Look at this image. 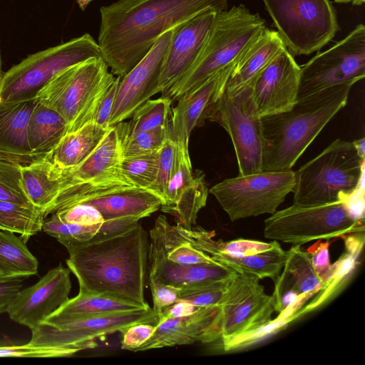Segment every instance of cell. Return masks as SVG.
<instances>
[{
	"mask_svg": "<svg viewBox=\"0 0 365 365\" xmlns=\"http://www.w3.org/2000/svg\"><path fill=\"white\" fill-rule=\"evenodd\" d=\"M22 165L0 160V201L31 203L21 184L20 168Z\"/></svg>",
	"mask_w": 365,
	"mask_h": 365,
	"instance_id": "obj_40",
	"label": "cell"
},
{
	"mask_svg": "<svg viewBox=\"0 0 365 365\" xmlns=\"http://www.w3.org/2000/svg\"><path fill=\"white\" fill-rule=\"evenodd\" d=\"M364 158L352 142L334 140L294 172L293 204L311 206L346 201L359 189Z\"/></svg>",
	"mask_w": 365,
	"mask_h": 365,
	"instance_id": "obj_5",
	"label": "cell"
},
{
	"mask_svg": "<svg viewBox=\"0 0 365 365\" xmlns=\"http://www.w3.org/2000/svg\"><path fill=\"white\" fill-rule=\"evenodd\" d=\"M20 171L23 190L27 199L46 213L61 189L62 170L53 164L48 154L42 159L22 165Z\"/></svg>",
	"mask_w": 365,
	"mask_h": 365,
	"instance_id": "obj_27",
	"label": "cell"
},
{
	"mask_svg": "<svg viewBox=\"0 0 365 365\" xmlns=\"http://www.w3.org/2000/svg\"><path fill=\"white\" fill-rule=\"evenodd\" d=\"M157 238L165 257L177 264L188 265L215 262L208 255L196 248L171 225L165 215H159L150 230Z\"/></svg>",
	"mask_w": 365,
	"mask_h": 365,
	"instance_id": "obj_31",
	"label": "cell"
},
{
	"mask_svg": "<svg viewBox=\"0 0 365 365\" xmlns=\"http://www.w3.org/2000/svg\"><path fill=\"white\" fill-rule=\"evenodd\" d=\"M351 85L298 98L289 110L261 117L262 170H292L325 125L347 103Z\"/></svg>",
	"mask_w": 365,
	"mask_h": 365,
	"instance_id": "obj_3",
	"label": "cell"
},
{
	"mask_svg": "<svg viewBox=\"0 0 365 365\" xmlns=\"http://www.w3.org/2000/svg\"><path fill=\"white\" fill-rule=\"evenodd\" d=\"M120 160L116 130L111 126L100 145L85 160L72 169L62 171L61 189L46 215L63 203L135 187L122 173Z\"/></svg>",
	"mask_w": 365,
	"mask_h": 365,
	"instance_id": "obj_14",
	"label": "cell"
},
{
	"mask_svg": "<svg viewBox=\"0 0 365 365\" xmlns=\"http://www.w3.org/2000/svg\"><path fill=\"white\" fill-rule=\"evenodd\" d=\"M229 0H118L100 8L98 44L110 72L123 76L158 38L207 9L227 10Z\"/></svg>",
	"mask_w": 365,
	"mask_h": 365,
	"instance_id": "obj_1",
	"label": "cell"
},
{
	"mask_svg": "<svg viewBox=\"0 0 365 365\" xmlns=\"http://www.w3.org/2000/svg\"><path fill=\"white\" fill-rule=\"evenodd\" d=\"M300 66L285 48L250 86L252 101L260 117L287 111L298 99Z\"/></svg>",
	"mask_w": 365,
	"mask_h": 365,
	"instance_id": "obj_19",
	"label": "cell"
},
{
	"mask_svg": "<svg viewBox=\"0 0 365 365\" xmlns=\"http://www.w3.org/2000/svg\"><path fill=\"white\" fill-rule=\"evenodd\" d=\"M294 172L267 171L225 179L209 192L214 195L231 221L277 210L293 191Z\"/></svg>",
	"mask_w": 365,
	"mask_h": 365,
	"instance_id": "obj_11",
	"label": "cell"
},
{
	"mask_svg": "<svg viewBox=\"0 0 365 365\" xmlns=\"http://www.w3.org/2000/svg\"><path fill=\"white\" fill-rule=\"evenodd\" d=\"M363 222L354 217L344 201L311 206L293 204L264 220V235L271 240L302 245L364 232Z\"/></svg>",
	"mask_w": 365,
	"mask_h": 365,
	"instance_id": "obj_8",
	"label": "cell"
},
{
	"mask_svg": "<svg viewBox=\"0 0 365 365\" xmlns=\"http://www.w3.org/2000/svg\"><path fill=\"white\" fill-rule=\"evenodd\" d=\"M158 317L150 307L133 312L110 314L61 317L49 316L32 329L28 343L34 346L63 348L75 354L97 346L96 339L120 331L138 322L158 324Z\"/></svg>",
	"mask_w": 365,
	"mask_h": 365,
	"instance_id": "obj_10",
	"label": "cell"
},
{
	"mask_svg": "<svg viewBox=\"0 0 365 365\" xmlns=\"http://www.w3.org/2000/svg\"><path fill=\"white\" fill-rule=\"evenodd\" d=\"M237 63L222 69L195 90L180 97L170 110V138L188 147L191 133L209 120L215 105L225 91Z\"/></svg>",
	"mask_w": 365,
	"mask_h": 365,
	"instance_id": "obj_21",
	"label": "cell"
},
{
	"mask_svg": "<svg viewBox=\"0 0 365 365\" xmlns=\"http://www.w3.org/2000/svg\"><path fill=\"white\" fill-rule=\"evenodd\" d=\"M358 155L364 158L365 157V138L363 137L361 138L357 139L352 142Z\"/></svg>",
	"mask_w": 365,
	"mask_h": 365,
	"instance_id": "obj_51",
	"label": "cell"
},
{
	"mask_svg": "<svg viewBox=\"0 0 365 365\" xmlns=\"http://www.w3.org/2000/svg\"><path fill=\"white\" fill-rule=\"evenodd\" d=\"M329 240H327L325 242L318 240L315 245L307 249L313 267L324 283L329 277L331 272L329 253Z\"/></svg>",
	"mask_w": 365,
	"mask_h": 365,
	"instance_id": "obj_46",
	"label": "cell"
},
{
	"mask_svg": "<svg viewBox=\"0 0 365 365\" xmlns=\"http://www.w3.org/2000/svg\"><path fill=\"white\" fill-rule=\"evenodd\" d=\"M42 231L55 237L66 248L112 235L110 224L106 220L100 225L84 226L63 222L53 215L45 218Z\"/></svg>",
	"mask_w": 365,
	"mask_h": 365,
	"instance_id": "obj_36",
	"label": "cell"
},
{
	"mask_svg": "<svg viewBox=\"0 0 365 365\" xmlns=\"http://www.w3.org/2000/svg\"><path fill=\"white\" fill-rule=\"evenodd\" d=\"M156 324L146 322H138L129 325L119 332L121 333V349L132 351L138 349L153 334Z\"/></svg>",
	"mask_w": 365,
	"mask_h": 365,
	"instance_id": "obj_44",
	"label": "cell"
},
{
	"mask_svg": "<svg viewBox=\"0 0 365 365\" xmlns=\"http://www.w3.org/2000/svg\"><path fill=\"white\" fill-rule=\"evenodd\" d=\"M175 29L162 34L144 58L127 74L120 76L110 127L130 118L138 107L159 93L162 63Z\"/></svg>",
	"mask_w": 365,
	"mask_h": 365,
	"instance_id": "obj_16",
	"label": "cell"
},
{
	"mask_svg": "<svg viewBox=\"0 0 365 365\" xmlns=\"http://www.w3.org/2000/svg\"><path fill=\"white\" fill-rule=\"evenodd\" d=\"M334 1L336 3L345 4V3L351 2V0H334Z\"/></svg>",
	"mask_w": 365,
	"mask_h": 365,
	"instance_id": "obj_53",
	"label": "cell"
},
{
	"mask_svg": "<svg viewBox=\"0 0 365 365\" xmlns=\"http://www.w3.org/2000/svg\"><path fill=\"white\" fill-rule=\"evenodd\" d=\"M364 77L365 26L361 24L300 67L298 98L340 85L353 86Z\"/></svg>",
	"mask_w": 365,
	"mask_h": 365,
	"instance_id": "obj_12",
	"label": "cell"
},
{
	"mask_svg": "<svg viewBox=\"0 0 365 365\" xmlns=\"http://www.w3.org/2000/svg\"><path fill=\"white\" fill-rule=\"evenodd\" d=\"M75 353L69 349L58 347L25 345H0V357H65Z\"/></svg>",
	"mask_w": 365,
	"mask_h": 365,
	"instance_id": "obj_43",
	"label": "cell"
},
{
	"mask_svg": "<svg viewBox=\"0 0 365 365\" xmlns=\"http://www.w3.org/2000/svg\"><path fill=\"white\" fill-rule=\"evenodd\" d=\"M48 153H34L29 155H21L14 153L0 150V160L12 162L21 165H26L31 162L42 159Z\"/></svg>",
	"mask_w": 365,
	"mask_h": 365,
	"instance_id": "obj_50",
	"label": "cell"
},
{
	"mask_svg": "<svg viewBox=\"0 0 365 365\" xmlns=\"http://www.w3.org/2000/svg\"><path fill=\"white\" fill-rule=\"evenodd\" d=\"M287 48L277 31L265 28L237 63L227 81L225 92L236 95L250 86L259 73Z\"/></svg>",
	"mask_w": 365,
	"mask_h": 365,
	"instance_id": "obj_26",
	"label": "cell"
},
{
	"mask_svg": "<svg viewBox=\"0 0 365 365\" xmlns=\"http://www.w3.org/2000/svg\"><path fill=\"white\" fill-rule=\"evenodd\" d=\"M200 307L183 300H178L163 309L158 317V323L167 319H175L190 315L197 311Z\"/></svg>",
	"mask_w": 365,
	"mask_h": 365,
	"instance_id": "obj_49",
	"label": "cell"
},
{
	"mask_svg": "<svg viewBox=\"0 0 365 365\" xmlns=\"http://www.w3.org/2000/svg\"><path fill=\"white\" fill-rule=\"evenodd\" d=\"M82 202L96 207L105 220L120 218L141 220L160 209L162 199L148 189L130 187L99 194L93 197L63 203L54 208L67 204Z\"/></svg>",
	"mask_w": 365,
	"mask_h": 365,
	"instance_id": "obj_24",
	"label": "cell"
},
{
	"mask_svg": "<svg viewBox=\"0 0 365 365\" xmlns=\"http://www.w3.org/2000/svg\"><path fill=\"white\" fill-rule=\"evenodd\" d=\"M172 101L167 97L147 100L125 122L130 131H145L169 125ZM125 121V120H124Z\"/></svg>",
	"mask_w": 365,
	"mask_h": 365,
	"instance_id": "obj_37",
	"label": "cell"
},
{
	"mask_svg": "<svg viewBox=\"0 0 365 365\" xmlns=\"http://www.w3.org/2000/svg\"><path fill=\"white\" fill-rule=\"evenodd\" d=\"M159 163V151L145 155L123 158L120 170L135 187L149 189L155 182Z\"/></svg>",
	"mask_w": 365,
	"mask_h": 365,
	"instance_id": "obj_38",
	"label": "cell"
},
{
	"mask_svg": "<svg viewBox=\"0 0 365 365\" xmlns=\"http://www.w3.org/2000/svg\"><path fill=\"white\" fill-rule=\"evenodd\" d=\"M177 143L170 137L159 150L158 170L156 180L148 189L164 200L165 190L170 180L176 163Z\"/></svg>",
	"mask_w": 365,
	"mask_h": 365,
	"instance_id": "obj_42",
	"label": "cell"
},
{
	"mask_svg": "<svg viewBox=\"0 0 365 365\" xmlns=\"http://www.w3.org/2000/svg\"><path fill=\"white\" fill-rule=\"evenodd\" d=\"M2 71H1V51H0V78L2 75Z\"/></svg>",
	"mask_w": 365,
	"mask_h": 365,
	"instance_id": "obj_54",
	"label": "cell"
},
{
	"mask_svg": "<svg viewBox=\"0 0 365 365\" xmlns=\"http://www.w3.org/2000/svg\"><path fill=\"white\" fill-rule=\"evenodd\" d=\"M148 281L153 297V309L158 319L163 309L179 300L180 288L165 284L155 279H148Z\"/></svg>",
	"mask_w": 365,
	"mask_h": 365,
	"instance_id": "obj_45",
	"label": "cell"
},
{
	"mask_svg": "<svg viewBox=\"0 0 365 365\" xmlns=\"http://www.w3.org/2000/svg\"><path fill=\"white\" fill-rule=\"evenodd\" d=\"M102 57L91 58L61 71L35 100L58 112L68 132L93 122L98 105L115 80Z\"/></svg>",
	"mask_w": 365,
	"mask_h": 365,
	"instance_id": "obj_6",
	"label": "cell"
},
{
	"mask_svg": "<svg viewBox=\"0 0 365 365\" xmlns=\"http://www.w3.org/2000/svg\"><path fill=\"white\" fill-rule=\"evenodd\" d=\"M148 278L180 289L200 287L235 277L237 272L217 262L183 265L168 259L150 232Z\"/></svg>",
	"mask_w": 365,
	"mask_h": 365,
	"instance_id": "obj_23",
	"label": "cell"
},
{
	"mask_svg": "<svg viewBox=\"0 0 365 365\" xmlns=\"http://www.w3.org/2000/svg\"><path fill=\"white\" fill-rule=\"evenodd\" d=\"M274 281L273 302L290 297L301 302L318 291L323 280L313 267L310 255L301 245H293L287 251L282 271Z\"/></svg>",
	"mask_w": 365,
	"mask_h": 365,
	"instance_id": "obj_25",
	"label": "cell"
},
{
	"mask_svg": "<svg viewBox=\"0 0 365 365\" xmlns=\"http://www.w3.org/2000/svg\"><path fill=\"white\" fill-rule=\"evenodd\" d=\"M220 305H216L200 307L185 317L164 319L158 323L152 336L138 351L213 342L220 339Z\"/></svg>",
	"mask_w": 365,
	"mask_h": 365,
	"instance_id": "obj_22",
	"label": "cell"
},
{
	"mask_svg": "<svg viewBox=\"0 0 365 365\" xmlns=\"http://www.w3.org/2000/svg\"><path fill=\"white\" fill-rule=\"evenodd\" d=\"M24 278L0 276V314L7 313L11 304L23 289Z\"/></svg>",
	"mask_w": 365,
	"mask_h": 365,
	"instance_id": "obj_48",
	"label": "cell"
},
{
	"mask_svg": "<svg viewBox=\"0 0 365 365\" xmlns=\"http://www.w3.org/2000/svg\"><path fill=\"white\" fill-rule=\"evenodd\" d=\"M119 81L120 76L115 78V80L102 98L93 119V122L96 124L104 129H109L110 128V120Z\"/></svg>",
	"mask_w": 365,
	"mask_h": 365,
	"instance_id": "obj_47",
	"label": "cell"
},
{
	"mask_svg": "<svg viewBox=\"0 0 365 365\" xmlns=\"http://www.w3.org/2000/svg\"><path fill=\"white\" fill-rule=\"evenodd\" d=\"M208 192L204 173L192 171L188 147L177 143L175 168L160 210L172 215L176 225L190 228L197 225V215L206 205Z\"/></svg>",
	"mask_w": 365,
	"mask_h": 365,
	"instance_id": "obj_18",
	"label": "cell"
},
{
	"mask_svg": "<svg viewBox=\"0 0 365 365\" xmlns=\"http://www.w3.org/2000/svg\"><path fill=\"white\" fill-rule=\"evenodd\" d=\"M265 28V21L242 4L217 13L192 66L162 96L177 101L222 69L237 63Z\"/></svg>",
	"mask_w": 365,
	"mask_h": 365,
	"instance_id": "obj_4",
	"label": "cell"
},
{
	"mask_svg": "<svg viewBox=\"0 0 365 365\" xmlns=\"http://www.w3.org/2000/svg\"><path fill=\"white\" fill-rule=\"evenodd\" d=\"M209 120L220 124L231 138L239 175L262 171L261 117L255 110L250 86L236 95L225 91Z\"/></svg>",
	"mask_w": 365,
	"mask_h": 365,
	"instance_id": "obj_15",
	"label": "cell"
},
{
	"mask_svg": "<svg viewBox=\"0 0 365 365\" xmlns=\"http://www.w3.org/2000/svg\"><path fill=\"white\" fill-rule=\"evenodd\" d=\"M287 50L294 56L320 51L339 30L329 0H262Z\"/></svg>",
	"mask_w": 365,
	"mask_h": 365,
	"instance_id": "obj_9",
	"label": "cell"
},
{
	"mask_svg": "<svg viewBox=\"0 0 365 365\" xmlns=\"http://www.w3.org/2000/svg\"><path fill=\"white\" fill-rule=\"evenodd\" d=\"M143 309L145 308L108 295L78 292V295L68 299L53 314L61 317L91 316L133 312Z\"/></svg>",
	"mask_w": 365,
	"mask_h": 365,
	"instance_id": "obj_33",
	"label": "cell"
},
{
	"mask_svg": "<svg viewBox=\"0 0 365 365\" xmlns=\"http://www.w3.org/2000/svg\"><path fill=\"white\" fill-rule=\"evenodd\" d=\"M70 273L59 264L35 284L22 289L9 307L10 319L31 330L43 322L69 299Z\"/></svg>",
	"mask_w": 365,
	"mask_h": 365,
	"instance_id": "obj_17",
	"label": "cell"
},
{
	"mask_svg": "<svg viewBox=\"0 0 365 365\" xmlns=\"http://www.w3.org/2000/svg\"><path fill=\"white\" fill-rule=\"evenodd\" d=\"M36 102L35 99L0 102V150L34 154L28 144L27 127Z\"/></svg>",
	"mask_w": 365,
	"mask_h": 365,
	"instance_id": "obj_29",
	"label": "cell"
},
{
	"mask_svg": "<svg viewBox=\"0 0 365 365\" xmlns=\"http://www.w3.org/2000/svg\"><path fill=\"white\" fill-rule=\"evenodd\" d=\"M93 0H76L79 8L84 11Z\"/></svg>",
	"mask_w": 365,
	"mask_h": 365,
	"instance_id": "obj_52",
	"label": "cell"
},
{
	"mask_svg": "<svg viewBox=\"0 0 365 365\" xmlns=\"http://www.w3.org/2000/svg\"><path fill=\"white\" fill-rule=\"evenodd\" d=\"M49 215H54L63 222L84 226L100 225L105 221L101 213L96 207L82 202L58 206L52 210Z\"/></svg>",
	"mask_w": 365,
	"mask_h": 365,
	"instance_id": "obj_41",
	"label": "cell"
},
{
	"mask_svg": "<svg viewBox=\"0 0 365 365\" xmlns=\"http://www.w3.org/2000/svg\"><path fill=\"white\" fill-rule=\"evenodd\" d=\"M101 57L97 41L89 34L29 55L0 78V102L35 99L38 92L66 68Z\"/></svg>",
	"mask_w": 365,
	"mask_h": 365,
	"instance_id": "obj_7",
	"label": "cell"
},
{
	"mask_svg": "<svg viewBox=\"0 0 365 365\" xmlns=\"http://www.w3.org/2000/svg\"><path fill=\"white\" fill-rule=\"evenodd\" d=\"M38 262L26 241L14 232L0 230V276L28 277L38 273Z\"/></svg>",
	"mask_w": 365,
	"mask_h": 365,
	"instance_id": "obj_32",
	"label": "cell"
},
{
	"mask_svg": "<svg viewBox=\"0 0 365 365\" xmlns=\"http://www.w3.org/2000/svg\"><path fill=\"white\" fill-rule=\"evenodd\" d=\"M1 344H2V343H1V342H0V345H1Z\"/></svg>",
	"mask_w": 365,
	"mask_h": 365,
	"instance_id": "obj_55",
	"label": "cell"
},
{
	"mask_svg": "<svg viewBox=\"0 0 365 365\" xmlns=\"http://www.w3.org/2000/svg\"><path fill=\"white\" fill-rule=\"evenodd\" d=\"M220 309V339L225 351L266 328L274 312L273 298L259 279L246 273H237L232 279Z\"/></svg>",
	"mask_w": 365,
	"mask_h": 365,
	"instance_id": "obj_13",
	"label": "cell"
},
{
	"mask_svg": "<svg viewBox=\"0 0 365 365\" xmlns=\"http://www.w3.org/2000/svg\"><path fill=\"white\" fill-rule=\"evenodd\" d=\"M46 211L31 203L0 201V230L20 234L26 241L42 230Z\"/></svg>",
	"mask_w": 365,
	"mask_h": 365,
	"instance_id": "obj_34",
	"label": "cell"
},
{
	"mask_svg": "<svg viewBox=\"0 0 365 365\" xmlns=\"http://www.w3.org/2000/svg\"><path fill=\"white\" fill-rule=\"evenodd\" d=\"M148 247L149 235L139 221L118 234L66 247V264L78 279L79 292L147 308Z\"/></svg>",
	"mask_w": 365,
	"mask_h": 365,
	"instance_id": "obj_2",
	"label": "cell"
},
{
	"mask_svg": "<svg viewBox=\"0 0 365 365\" xmlns=\"http://www.w3.org/2000/svg\"><path fill=\"white\" fill-rule=\"evenodd\" d=\"M68 131L66 120L58 112L36 102L27 127L31 153H50Z\"/></svg>",
	"mask_w": 365,
	"mask_h": 365,
	"instance_id": "obj_30",
	"label": "cell"
},
{
	"mask_svg": "<svg viewBox=\"0 0 365 365\" xmlns=\"http://www.w3.org/2000/svg\"><path fill=\"white\" fill-rule=\"evenodd\" d=\"M108 130L90 122L66 133L49 153L50 160L62 171L78 166L96 149Z\"/></svg>",
	"mask_w": 365,
	"mask_h": 365,
	"instance_id": "obj_28",
	"label": "cell"
},
{
	"mask_svg": "<svg viewBox=\"0 0 365 365\" xmlns=\"http://www.w3.org/2000/svg\"><path fill=\"white\" fill-rule=\"evenodd\" d=\"M233 278L200 287L180 289L179 300L201 307L220 305Z\"/></svg>",
	"mask_w": 365,
	"mask_h": 365,
	"instance_id": "obj_39",
	"label": "cell"
},
{
	"mask_svg": "<svg viewBox=\"0 0 365 365\" xmlns=\"http://www.w3.org/2000/svg\"><path fill=\"white\" fill-rule=\"evenodd\" d=\"M217 12L207 9L176 27L162 63L158 91L173 87L188 71L200 52L215 21Z\"/></svg>",
	"mask_w": 365,
	"mask_h": 365,
	"instance_id": "obj_20",
	"label": "cell"
},
{
	"mask_svg": "<svg viewBox=\"0 0 365 365\" xmlns=\"http://www.w3.org/2000/svg\"><path fill=\"white\" fill-rule=\"evenodd\" d=\"M116 130L120 158L158 152L170 137L168 126L145 131H130L125 121L113 125Z\"/></svg>",
	"mask_w": 365,
	"mask_h": 365,
	"instance_id": "obj_35",
	"label": "cell"
}]
</instances>
